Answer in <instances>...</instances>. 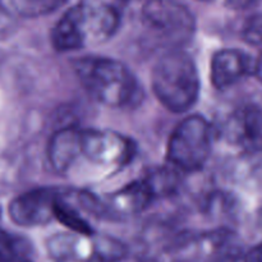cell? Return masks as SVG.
I'll use <instances>...</instances> for the list:
<instances>
[{
	"mask_svg": "<svg viewBox=\"0 0 262 262\" xmlns=\"http://www.w3.org/2000/svg\"><path fill=\"white\" fill-rule=\"evenodd\" d=\"M120 14L113 5L83 2L69 8L51 31V43L60 53L99 45L115 35Z\"/></svg>",
	"mask_w": 262,
	"mask_h": 262,
	"instance_id": "6da1fadb",
	"label": "cell"
},
{
	"mask_svg": "<svg viewBox=\"0 0 262 262\" xmlns=\"http://www.w3.org/2000/svg\"><path fill=\"white\" fill-rule=\"evenodd\" d=\"M74 71L87 94L107 107L133 106L141 100V87L132 72L115 59L86 56L74 63Z\"/></svg>",
	"mask_w": 262,
	"mask_h": 262,
	"instance_id": "7a4b0ae2",
	"label": "cell"
},
{
	"mask_svg": "<svg viewBox=\"0 0 262 262\" xmlns=\"http://www.w3.org/2000/svg\"><path fill=\"white\" fill-rule=\"evenodd\" d=\"M151 78L154 94L170 112H187L199 100L200 74L196 63L186 51L176 49L161 56Z\"/></svg>",
	"mask_w": 262,
	"mask_h": 262,
	"instance_id": "3957f363",
	"label": "cell"
},
{
	"mask_svg": "<svg viewBox=\"0 0 262 262\" xmlns=\"http://www.w3.org/2000/svg\"><path fill=\"white\" fill-rule=\"evenodd\" d=\"M136 148L130 140L112 130L78 128L76 147L68 174L78 166L81 160L101 173L119 171L132 161Z\"/></svg>",
	"mask_w": 262,
	"mask_h": 262,
	"instance_id": "277c9868",
	"label": "cell"
},
{
	"mask_svg": "<svg viewBox=\"0 0 262 262\" xmlns=\"http://www.w3.org/2000/svg\"><path fill=\"white\" fill-rule=\"evenodd\" d=\"M214 130L206 118L191 115L182 120L168 142V161L178 171H197L209 160Z\"/></svg>",
	"mask_w": 262,
	"mask_h": 262,
	"instance_id": "5b68a950",
	"label": "cell"
},
{
	"mask_svg": "<svg viewBox=\"0 0 262 262\" xmlns=\"http://www.w3.org/2000/svg\"><path fill=\"white\" fill-rule=\"evenodd\" d=\"M49 252L58 261L118 262L127 256V247L120 241L110 237L94 238V235H54L48 243Z\"/></svg>",
	"mask_w": 262,
	"mask_h": 262,
	"instance_id": "8992f818",
	"label": "cell"
},
{
	"mask_svg": "<svg viewBox=\"0 0 262 262\" xmlns=\"http://www.w3.org/2000/svg\"><path fill=\"white\" fill-rule=\"evenodd\" d=\"M143 23L173 45L188 42L196 30L188 8L176 0H148L142 8Z\"/></svg>",
	"mask_w": 262,
	"mask_h": 262,
	"instance_id": "52a82bcc",
	"label": "cell"
},
{
	"mask_svg": "<svg viewBox=\"0 0 262 262\" xmlns=\"http://www.w3.org/2000/svg\"><path fill=\"white\" fill-rule=\"evenodd\" d=\"M59 191L37 188L15 197L9 205L10 219L20 227H40L55 219L54 207Z\"/></svg>",
	"mask_w": 262,
	"mask_h": 262,
	"instance_id": "ba28073f",
	"label": "cell"
},
{
	"mask_svg": "<svg viewBox=\"0 0 262 262\" xmlns=\"http://www.w3.org/2000/svg\"><path fill=\"white\" fill-rule=\"evenodd\" d=\"M156 200L150 184L142 177L113 193L106 201H101L102 216L123 217L125 215L140 214L148 209Z\"/></svg>",
	"mask_w": 262,
	"mask_h": 262,
	"instance_id": "9c48e42d",
	"label": "cell"
},
{
	"mask_svg": "<svg viewBox=\"0 0 262 262\" xmlns=\"http://www.w3.org/2000/svg\"><path fill=\"white\" fill-rule=\"evenodd\" d=\"M255 73V63L250 56L238 49H224L212 56L211 82L217 90H225L248 76Z\"/></svg>",
	"mask_w": 262,
	"mask_h": 262,
	"instance_id": "30bf717a",
	"label": "cell"
},
{
	"mask_svg": "<svg viewBox=\"0 0 262 262\" xmlns=\"http://www.w3.org/2000/svg\"><path fill=\"white\" fill-rule=\"evenodd\" d=\"M235 136L248 148L262 151V107L248 106L235 118Z\"/></svg>",
	"mask_w": 262,
	"mask_h": 262,
	"instance_id": "8fae6325",
	"label": "cell"
},
{
	"mask_svg": "<svg viewBox=\"0 0 262 262\" xmlns=\"http://www.w3.org/2000/svg\"><path fill=\"white\" fill-rule=\"evenodd\" d=\"M145 179L150 184L156 199L171 196L179 187V174L176 168H156L146 173Z\"/></svg>",
	"mask_w": 262,
	"mask_h": 262,
	"instance_id": "7c38bea8",
	"label": "cell"
},
{
	"mask_svg": "<svg viewBox=\"0 0 262 262\" xmlns=\"http://www.w3.org/2000/svg\"><path fill=\"white\" fill-rule=\"evenodd\" d=\"M30 255L27 241L0 230V262H26Z\"/></svg>",
	"mask_w": 262,
	"mask_h": 262,
	"instance_id": "4fadbf2b",
	"label": "cell"
},
{
	"mask_svg": "<svg viewBox=\"0 0 262 262\" xmlns=\"http://www.w3.org/2000/svg\"><path fill=\"white\" fill-rule=\"evenodd\" d=\"M8 7L23 17H38L60 8L67 0H7Z\"/></svg>",
	"mask_w": 262,
	"mask_h": 262,
	"instance_id": "5bb4252c",
	"label": "cell"
},
{
	"mask_svg": "<svg viewBox=\"0 0 262 262\" xmlns=\"http://www.w3.org/2000/svg\"><path fill=\"white\" fill-rule=\"evenodd\" d=\"M243 37L251 45L262 46V13L253 15L245 26Z\"/></svg>",
	"mask_w": 262,
	"mask_h": 262,
	"instance_id": "9a60e30c",
	"label": "cell"
},
{
	"mask_svg": "<svg viewBox=\"0 0 262 262\" xmlns=\"http://www.w3.org/2000/svg\"><path fill=\"white\" fill-rule=\"evenodd\" d=\"M225 5L230 9H247L256 3V0H224Z\"/></svg>",
	"mask_w": 262,
	"mask_h": 262,
	"instance_id": "2e32d148",
	"label": "cell"
},
{
	"mask_svg": "<svg viewBox=\"0 0 262 262\" xmlns=\"http://www.w3.org/2000/svg\"><path fill=\"white\" fill-rule=\"evenodd\" d=\"M245 262H262V243L247 253Z\"/></svg>",
	"mask_w": 262,
	"mask_h": 262,
	"instance_id": "e0dca14e",
	"label": "cell"
},
{
	"mask_svg": "<svg viewBox=\"0 0 262 262\" xmlns=\"http://www.w3.org/2000/svg\"><path fill=\"white\" fill-rule=\"evenodd\" d=\"M255 74L257 76V78L262 82V51L258 55L257 60L255 61Z\"/></svg>",
	"mask_w": 262,
	"mask_h": 262,
	"instance_id": "ac0fdd59",
	"label": "cell"
},
{
	"mask_svg": "<svg viewBox=\"0 0 262 262\" xmlns=\"http://www.w3.org/2000/svg\"><path fill=\"white\" fill-rule=\"evenodd\" d=\"M201 2H209V0H201Z\"/></svg>",
	"mask_w": 262,
	"mask_h": 262,
	"instance_id": "d6986e66",
	"label": "cell"
},
{
	"mask_svg": "<svg viewBox=\"0 0 262 262\" xmlns=\"http://www.w3.org/2000/svg\"><path fill=\"white\" fill-rule=\"evenodd\" d=\"M0 217H2V210H0Z\"/></svg>",
	"mask_w": 262,
	"mask_h": 262,
	"instance_id": "ffe728a7",
	"label": "cell"
},
{
	"mask_svg": "<svg viewBox=\"0 0 262 262\" xmlns=\"http://www.w3.org/2000/svg\"><path fill=\"white\" fill-rule=\"evenodd\" d=\"M26 262H30V261H26Z\"/></svg>",
	"mask_w": 262,
	"mask_h": 262,
	"instance_id": "44dd1931",
	"label": "cell"
}]
</instances>
